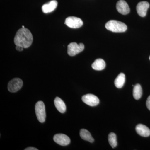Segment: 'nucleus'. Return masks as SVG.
<instances>
[{
  "instance_id": "4468645a",
  "label": "nucleus",
  "mask_w": 150,
  "mask_h": 150,
  "mask_svg": "<svg viewBox=\"0 0 150 150\" xmlns=\"http://www.w3.org/2000/svg\"><path fill=\"white\" fill-rule=\"evenodd\" d=\"M92 67L94 70L101 71L104 69L105 67V63L103 59H97L92 64Z\"/></svg>"
},
{
  "instance_id": "423d86ee",
  "label": "nucleus",
  "mask_w": 150,
  "mask_h": 150,
  "mask_svg": "<svg viewBox=\"0 0 150 150\" xmlns=\"http://www.w3.org/2000/svg\"><path fill=\"white\" fill-rule=\"evenodd\" d=\"M23 85V82L21 79L19 78H14L9 82L8 89L11 92H16L21 88Z\"/></svg>"
},
{
  "instance_id": "2eb2a0df",
  "label": "nucleus",
  "mask_w": 150,
  "mask_h": 150,
  "mask_svg": "<svg viewBox=\"0 0 150 150\" xmlns=\"http://www.w3.org/2000/svg\"><path fill=\"white\" fill-rule=\"evenodd\" d=\"M125 81H126V77H125V74L123 73H120L115 79L114 84L117 88H121L124 85Z\"/></svg>"
},
{
  "instance_id": "f8f14e48",
  "label": "nucleus",
  "mask_w": 150,
  "mask_h": 150,
  "mask_svg": "<svg viewBox=\"0 0 150 150\" xmlns=\"http://www.w3.org/2000/svg\"><path fill=\"white\" fill-rule=\"evenodd\" d=\"M137 134L142 137H147L150 135V130L148 127L142 124H139L136 127Z\"/></svg>"
},
{
  "instance_id": "dca6fc26",
  "label": "nucleus",
  "mask_w": 150,
  "mask_h": 150,
  "mask_svg": "<svg viewBox=\"0 0 150 150\" xmlns=\"http://www.w3.org/2000/svg\"><path fill=\"white\" fill-rule=\"evenodd\" d=\"M80 135L82 139L88 141L90 143H93L94 141V139L92 137L91 134L86 129H81L80 132Z\"/></svg>"
},
{
  "instance_id": "0eeeda50",
  "label": "nucleus",
  "mask_w": 150,
  "mask_h": 150,
  "mask_svg": "<svg viewBox=\"0 0 150 150\" xmlns=\"http://www.w3.org/2000/svg\"><path fill=\"white\" fill-rule=\"evenodd\" d=\"M82 100L86 104L91 106H95L99 103V100L95 95L91 94L85 95L82 97Z\"/></svg>"
},
{
  "instance_id": "6ab92c4d",
  "label": "nucleus",
  "mask_w": 150,
  "mask_h": 150,
  "mask_svg": "<svg viewBox=\"0 0 150 150\" xmlns=\"http://www.w3.org/2000/svg\"><path fill=\"white\" fill-rule=\"evenodd\" d=\"M146 105L149 110H150V96L148 98L146 102Z\"/></svg>"
},
{
  "instance_id": "f257e3e1",
  "label": "nucleus",
  "mask_w": 150,
  "mask_h": 150,
  "mask_svg": "<svg viewBox=\"0 0 150 150\" xmlns=\"http://www.w3.org/2000/svg\"><path fill=\"white\" fill-rule=\"evenodd\" d=\"M33 37L32 33L27 28H23L18 30L15 36L14 42L16 46L28 48L32 44Z\"/></svg>"
},
{
  "instance_id": "f3484780",
  "label": "nucleus",
  "mask_w": 150,
  "mask_h": 150,
  "mask_svg": "<svg viewBox=\"0 0 150 150\" xmlns=\"http://www.w3.org/2000/svg\"><path fill=\"white\" fill-rule=\"evenodd\" d=\"M143 94L142 86L139 84H137L134 87L133 89V96L136 100L141 98Z\"/></svg>"
},
{
  "instance_id": "ddd939ff",
  "label": "nucleus",
  "mask_w": 150,
  "mask_h": 150,
  "mask_svg": "<svg viewBox=\"0 0 150 150\" xmlns=\"http://www.w3.org/2000/svg\"><path fill=\"white\" fill-rule=\"evenodd\" d=\"M54 103L56 108L59 112L62 113L66 112L67 109L66 104L61 98L57 97L54 100Z\"/></svg>"
},
{
  "instance_id": "a211bd4d",
  "label": "nucleus",
  "mask_w": 150,
  "mask_h": 150,
  "mask_svg": "<svg viewBox=\"0 0 150 150\" xmlns=\"http://www.w3.org/2000/svg\"><path fill=\"white\" fill-rule=\"evenodd\" d=\"M108 140L111 147L112 148L116 147L117 145V139H116V135L114 133H110L108 135Z\"/></svg>"
},
{
  "instance_id": "6e6552de",
  "label": "nucleus",
  "mask_w": 150,
  "mask_h": 150,
  "mask_svg": "<svg viewBox=\"0 0 150 150\" xmlns=\"http://www.w3.org/2000/svg\"><path fill=\"white\" fill-rule=\"evenodd\" d=\"M54 142L62 146H66L69 144L71 140L70 138L65 134H56L54 137Z\"/></svg>"
},
{
  "instance_id": "39448f33",
  "label": "nucleus",
  "mask_w": 150,
  "mask_h": 150,
  "mask_svg": "<svg viewBox=\"0 0 150 150\" xmlns=\"http://www.w3.org/2000/svg\"><path fill=\"white\" fill-rule=\"evenodd\" d=\"M65 24L68 27L72 28H79L83 25V22L81 18L76 17L70 16L67 18Z\"/></svg>"
},
{
  "instance_id": "412c9836",
  "label": "nucleus",
  "mask_w": 150,
  "mask_h": 150,
  "mask_svg": "<svg viewBox=\"0 0 150 150\" xmlns=\"http://www.w3.org/2000/svg\"><path fill=\"white\" fill-rule=\"evenodd\" d=\"M25 150H38V149H36V148L34 147H28L26 148V149H25Z\"/></svg>"
},
{
  "instance_id": "9b49d317",
  "label": "nucleus",
  "mask_w": 150,
  "mask_h": 150,
  "mask_svg": "<svg viewBox=\"0 0 150 150\" xmlns=\"http://www.w3.org/2000/svg\"><path fill=\"white\" fill-rule=\"evenodd\" d=\"M58 6V2L56 0H52L47 4H44L42 7V10L44 13L52 12L56 9Z\"/></svg>"
},
{
  "instance_id": "20e7f679",
  "label": "nucleus",
  "mask_w": 150,
  "mask_h": 150,
  "mask_svg": "<svg viewBox=\"0 0 150 150\" xmlns=\"http://www.w3.org/2000/svg\"><path fill=\"white\" fill-rule=\"evenodd\" d=\"M84 49V45L83 43L78 44L75 42L70 43L68 46V54L70 56H74L81 53Z\"/></svg>"
},
{
  "instance_id": "9d476101",
  "label": "nucleus",
  "mask_w": 150,
  "mask_h": 150,
  "mask_svg": "<svg viewBox=\"0 0 150 150\" xmlns=\"http://www.w3.org/2000/svg\"><path fill=\"white\" fill-rule=\"evenodd\" d=\"M116 9L119 13L123 15L128 14L130 11L128 4L124 0H120L116 4Z\"/></svg>"
},
{
  "instance_id": "1a4fd4ad",
  "label": "nucleus",
  "mask_w": 150,
  "mask_h": 150,
  "mask_svg": "<svg viewBox=\"0 0 150 150\" xmlns=\"http://www.w3.org/2000/svg\"><path fill=\"white\" fill-rule=\"evenodd\" d=\"M149 4L146 1H142L138 3L137 6V13L140 16L144 17L146 15Z\"/></svg>"
},
{
  "instance_id": "4be33fe9",
  "label": "nucleus",
  "mask_w": 150,
  "mask_h": 150,
  "mask_svg": "<svg viewBox=\"0 0 150 150\" xmlns=\"http://www.w3.org/2000/svg\"><path fill=\"white\" fill-rule=\"evenodd\" d=\"M22 28H25V27H24V26H23V25Z\"/></svg>"
},
{
  "instance_id": "f03ea898",
  "label": "nucleus",
  "mask_w": 150,
  "mask_h": 150,
  "mask_svg": "<svg viewBox=\"0 0 150 150\" xmlns=\"http://www.w3.org/2000/svg\"><path fill=\"white\" fill-rule=\"evenodd\" d=\"M105 27L108 30L113 32H124L127 30V27L125 23L116 20H110L106 23Z\"/></svg>"
},
{
  "instance_id": "5701e85b",
  "label": "nucleus",
  "mask_w": 150,
  "mask_h": 150,
  "mask_svg": "<svg viewBox=\"0 0 150 150\" xmlns=\"http://www.w3.org/2000/svg\"><path fill=\"white\" fill-rule=\"evenodd\" d=\"M149 59H150V57H149Z\"/></svg>"
},
{
  "instance_id": "aec40b11",
  "label": "nucleus",
  "mask_w": 150,
  "mask_h": 150,
  "mask_svg": "<svg viewBox=\"0 0 150 150\" xmlns=\"http://www.w3.org/2000/svg\"><path fill=\"white\" fill-rule=\"evenodd\" d=\"M16 50H17L18 51H22L23 50V48H24L23 47H21V46H16Z\"/></svg>"
},
{
  "instance_id": "7ed1b4c3",
  "label": "nucleus",
  "mask_w": 150,
  "mask_h": 150,
  "mask_svg": "<svg viewBox=\"0 0 150 150\" xmlns=\"http://www.w3.org/2000/svg\"><path fill=\"white\" fill-rule=\"evenodd\" d=\"M35 112L38 120L40 123H44L46 121V113L44 103L39 101L35 105Z\"/></svg>"
}]
</instances>
